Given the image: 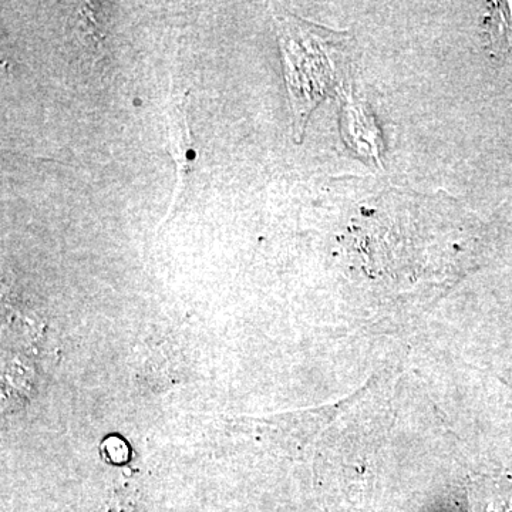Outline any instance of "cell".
<instances>
[{
	"instance_id": "6da1fadb",
	"label": "cell",
	"mask_w": 512,
	"mask_h": 512,
	"mask_svg": "<svg viewBox=\"0 0 512 512\" xmlns=\"http://www.w3.org/2000/svg\"><path fill=\"white\" fill-rule=\"evenodd\" d=\"M488 28L493 49L507 52L512 46V3H495Z\"/></svg>"
}]
</instances>
